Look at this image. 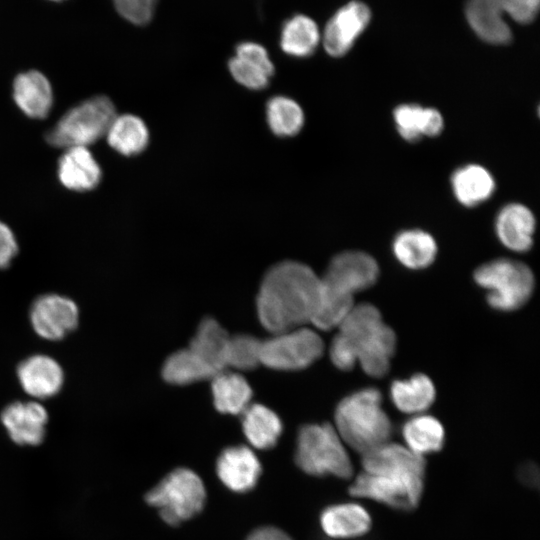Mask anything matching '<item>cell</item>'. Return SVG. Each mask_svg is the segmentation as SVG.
<instances>
[{
	"label": "cell",
	"mask_w": 540,
	"mask_h": 540,
	"mask_svg": "<svg viewBox=\"0 0 540 540\" xmlns=\"http://www.w3.org/2000/svg\"><path fill=\"white\" fill-rule=\"evenodd\" d=\"M451 185L456 199L467 207L485 202L495 190L493 176L478 164H468L457 169L451 177Z\"/></svg>",
	"instance_id": "d4e9b609"
},
{
	"label": "cell",
	"mask_w": 540,
	"mask_h": 540,
	"mask_svg": "<svg viewBox=\"0 0 540 540\" xmlns=\"http://www.w3.org/2000/svg\"><path fill=\"white\" fill-rule=\"evenodd\" d=\"M401 433L405 446L423 457L441 451L445 444L443 425L431 415L416 414L403 424Z\"/></svg>",
	"instance_id": "83f0119b"
},
{
	"label": "cell",
	"mask_w": 540,
	"mask_h": 540,
	"mask_svg": "<svg viewBox=\"0 0 540 540\" xmlns=\"http://www.w3.org/2000/svg\"><path fill=\"white\" fill-rule=\"evenodd\" d=\"M504 13L521 23L532 22L539 10L540 0H499Z\"/></svg>",
	"instance_id": "8d00e7d4"
},
{
	"label": "cell",
	"mask_w": 540,
	"mask_h": 540,
	"mask_svg": "<svg viewBox=\"0 0 540 540\" xmlns=\"http://www.w3.org/2000/svg\"><path fill=\"white\" fill-rule=\"evenodd\" d=\"M162 375L167 382L177 385L212 379L215 376L188 347L167 358Z\"/></svg>",
	"instance_id": "d6a6232c"
},
{
	"label": "cell",
	"mask_w": 540,
	"mask_h": 540,
	"mask_svg": "<svg viewBox=\"0 0 540 540\" xmlns=\"http://www.w3.org/2000/svg\"><path fill=\"white\" fill-rule=\"evenodd\" d=\"M13 99L28 117L44 119L53 105V90L47 77L39 71L20 73L13 82Z\"/></svg>",
	"instance_id": "44dd1931"
},
{
	"label": "cell",
	"mask_w": 540,
	"mask_h": 540,
	"mask_svg": "<svg viewBox=\"0 0 540 540\" xmlns=\"http://www.w3.org/2000/svg\"><path fill=\"white\" fill-rule=\"evenodd\" d=\"M111 148L124 156L141 153L148 145L149 131L145 122L133 114L116 115L107 133Z\"/></svg>",
	"instance_id": "f1b7e54d"
},
{
	"label": "cell",
	"mask_w": 540,
	"mask_h": 540,
	"mask_svg": "<svg viewBox=\"0 0 540 540\" xmlns=\"http://www.w3.org/2000/svg\"><path fill=\"white\" fill-rule=\"evenodd\" d=\"M334 427L344 444L361 455L389 442L393 432L382 408V395L373 387L360 389L340 401Z\"/></svg>",
	"instance_id": "3957f363"
},
{
	"label": "cell",
	"mask_w": 540,
	"mask_h": 540,
	"mask_svg": "<svg viewBox=\"0 0 540 540\" xmlns=\"http://www.w3.org/2000/svg\"><path fill=\"white\" fill-rule=\"evenodd\" d=\"M57 175L65 188L86 192L99 185L102 170L87 147H70L59 158Z\"/></svg>",
	"instance_id": "d6986e66"
},
{
	"label": "cell",
	"mask_w": 540,
	"mask_h": 540,
	"mask_svg": "<svg viewBox=\"0 0 540 540\" xmlns=\"http://www.w3.org/2000/svg\"><path fill=\"white\" fill-rule=\"evenodd\" d=\"M117 12L135 25H145L153 17L157 0H113Z\"/></svg>",
	"instance_id": "d590c367"
},
{
	"label": "cell",
	"mask_w": 540,
	"mask_h": 540,
	"mask_svg": "<svg viewBox=\"0 0 540 540\" xmlns=\"http://www.w3.org/2000/svg\"><path fill=\"white\" fill-rule=\"evenodd\" d=\"M297 466L315 477L333 476L342 480L354 477V467L345 444L335 427L307 424L299 430L295 452Z\"/></svg>",
	"instance_id": "277c9868"
},
{
	"label": "cell",
	"mask_w": 540,
	"mask_h": 540,
	"mask_svg": "<svg viewBox=\"0 0 540 540\" xmlns=\"http://www.w3.org/2000/svg\"><path fill=\"white\" fill-rule=\"evenodd\" d=\"M362 471L373 475L426 478V459L404 445L386 442L361 455Z\"/></svg>",
	"instance_id": "7c38bea8"
},
{
	"label": "cell",
	"mask_w": 540,
	"mask_h": 540,
	"mask_svg": "<svg viewBox=\"0 0 540 540\" xmlns=\"http://www.w3.org/2000/svg\"><path fill=\"white\" fill-rule=\"evenodd\" d=\"M475 282L487 290V302L493 309L513 311L522 307L531 297L534 276L524 263L498 258L479 266L474 272Z\"/></svg>",
	"instance_id": "8992f818"
},
{
	"label": "cell",
	"mask_w": 540,
	"mask_h": 540,
	"mask_svg": "<svg viewBox=\"0 0 540 540\" xmlns=\"http://www.w3.org/2000/svg\"><path fill=\"white\" fill-rule=\"evenodd\" d=\"M233 78L252 90H261L274 74V65L266 49L254 42H244L237 46L236 54L229 61Z\"/></svg>",
	"instance_id": "ac0fdd59"
},
{
	"label": "cell",
	"mask_w": 540,
	"mask_h": 540,
	"mask_svg": "<svg viewBox=\"0 0 540 540\" xmlns=\"http://www.w3.org/2000/svg\"><path fill=\"white\" fill-rule=\"evenodd\" d=\"M216 471L227 488L245 493L257 484L261 464L250 448L243 445L233 446L222 451L217 460Z\"/></svg>",
	"instance_id": "2e32d148"
},
{
	"label": "cell",
	"mask_w": 540,
	"mask_h": 540,
	"mask_svg": "<svg viewBox=\"0 0 540 540\" xmlns=\"http://www.w3.org/2000/svg\"><path fill=\"white\" fill-rule=\"evenodd\" d=\"M51 1H62V0H51Z\"/></svg>",
	"instance_id": "60d3db41"
},
{
	"label": "cell",
	"mask_w": 540,
	"mask_h": 540,
	"mask_svg": "<svg viewBox=\"0 0 540 540\" xmlns=\"http://www.w3.org/2000/svg\"><path fill=\"white\" fill-rule=\"evenodd\" d=\"M145 500L158 509L164 522L174 526L196 516L203 509L206 490L195 472L177 468L153 487Z\"/></svg>",
	"instance_id": "52a82bcc"
},
{
	"label": "cell",
	"mask_w": 540,
	"mask_h": 540,
	"mask_svg": "<svg viewBox=\"0 0 540 540\" xmlns=\"http://www.w3.org/2000/svg\"><path fill=\"white\" fill-rule=\"evenodd\" d=\"M29 320L33 331L40 338L59 341L77 328L79 308L76 302L67 296L47 293L33 301Z\"/></svg>",
	"instance_id": "8fae6325"
},
{
	"label": "cell",
	"mask_w": 540,
	"mask_h": 540,
	"mask_svg": "<svg viewBox=\"0 0 540 540\" xmlns=\"http://www.w3.org/2000/svg\"><path fill=\"white\" fill-rule=\"evenodd\" d=\"M246 540H293L284 531L272 527L266 526L254 530Z\"/></svg>",
	"instance_id": "ab89813d"
},
{
	"label": "cell",
	"mask_w": 540,
	"mask_h": 540,
	"mask_svg": "<svg viewBox=\"0 0 540 540\" xmlns=\"http://www.w3.org/2000/svg\"><path fill=\"white\" fill-rule=\"evenodd\" d=\"M371 18L369 8L362 2L352 1L340 8L326 25L323 43L328 54L340 57L353 46Z\"/></svg>",
	"instance_id": "5bb4252c"
},
{
	"label": "cell",
	"mask_w": 540,
	"mask_h": 540,
	"mask_svg": "<svg viewBox=\"0 0 540 540\" xmlns=\"http://www.w3.org/2000/svg\"><path fill=\"white\" fill-rule=\"evenodd\" d=\"M116 115L108 97L94 96L63 114L46 134V141L57 148L87 147L106 136Z\"/></svg>",
	"instance_id": "5b68a950"
},
{
	"label": "cell",
	"mask_w": 540,
	"mask_h": 540,
	"mask_svg": "<svg viewBox=\"0 0 540 540\" xmlns=\"http://www.w3.org/2000/svg\"><path fill=\"white\" fill-rule=\"evenodd\" d=\"M230 335L212 318L204 319L188 348L215 374L228 367Z\"/></svg>",
	"instance_id": "7402d4cb"
},
{
	"label": "cell",
	"mask_w": 540,
	"mask_h": 540,
	"mask_svg": "<svg viewBox=\"0 0 540 540\" xmlns=\"http://www.w3.org/2000/svg\"><path fill=\"white\" fill-rule=\"evenodd\" d=\"M320 40L316 23L305 15L289 19L281 33L282 50L294 57H307L314 52Z\"/></svg>",
	"instance_id": "1f68e13d"
},
{
	"label": "cell",
	"mask_w": 540,
	"mask_h": 540,
	"mask_svg": "<svg viewBox=\"0 0 540 540\" xmlns=\"http://www.w3.org/2000/svg\"><path fill=\"white\" fill-rule=\"evenodd\" d=\"M18 250V242L13 231L0 221V269H6L10 266Z\"/></svg>",
	"instance_id": "74e56055"
},
{
	"label": "cell",
	"mask_w": 540,
	"mask_h": 540,
	"mask_svg": "<svg viewBox=\"0 0 540 540\" xmlns=\"http://www.w3.org/2000/svg\"><path fill=\"white\" fill-rule=\"evenodd\" d=\"M319 520L323 532L334 539L363 537L373 524L367 509L356 502L329 505L322 510Z\"/></svg>",
	"instance_id": "e0dca14e"
},
{
	"label": "cell",
	"mask_w": 540,
	"mask_h": 540,
	"mask_svg": "<svg viewBox=\"0 0 540 540\" xmlns=\"http://www.w3.org/2000/svg\"><path fill=\"white\" fill-rule=\"evenodd\" d=\"M466 17L474 32L490 44H507L512 38L498 0H468Z\"/></svg>",
	"instance_id": "603a6c76"
},
{
	"label": "cell",
	"mask_w": 540,
	"mask_h": 540,
	"mask_svg": "<svg viewBox=\"0 0 540 540\" xmlns=\"http://www.w3.org/2000/svg\"><path fill=\"white\" fill-rule=\"evenodd\" d=\"M425 479L373 475L361 471L353 477L348 493L354 498L369 499L395 511L409 513L420 505Z\"/></svg>",
	"instance_id": "ba28073f"
},
{
	"label": "cell",
	"mask_w": 540,
	"mask_h": 540,
	"mask_svg": "<svg viewBox=\"0 0 540 540\" xmlns=\"http://www.w3.org/2000/svg\"><path fill=\"white\" fill-rule=\"evenodd\" d=\"M379 276L376 260L362 251H345L330 261L321 280L322 293L353 298L354 293L371 287Z\"/></svg>",
	"instance_id": "30bf717a"
},
{
	"label": "cell",
	"mask_w": 540,
	"mask_h": 540,
	"mask_svg": "<svg viewBox=\"0 0 540 540\" xmlns=\"http://www.w3.org/2000/svg\"><path fill=\"white\" fill-rule=\"evenodd\" d=\"M330 346V358L341 370H350L358 362L372 377L384 376L396 348V335L387 326L379 310L368 303L353 306L339 324Z\"/></svg>",
	"instance_id": "7a4b0ae2"
},
{
	"label": "cell",
	"mask_w": 540,
	"mask_h": 540,
	"mask_svg": "<svg viewBox=\"0 0 540 540\" xmlns=\"http://www.w3.org/2000/svg\"><path fill=\"white\" fill-rule=\"evenodd\" d=\"M536 227L532 211L523 204L505 205L495 219V231L500 242L515 252H526L533 244Z\"/></svg>",
	"instance_id": "ffe728a7"
},
{
	"label": "cell",
	"mask_w": 540,
	"mask_h": 540,
	"mask_svg": "<svg viewBox=\"0 0 540 540\" xmlns=\"http://www.w3.org/2000/svg\"><path fill=\"white\" fill-rule=\"evenodd\" d=\"M436 391L431 379L421 373L409 379H398L390 386V397L394 406L408 414H421L435 400Z\"/></svg>",
	"instance_id": "484cf974"
},
{
	"label": "cell",
	"mask_w": 540,
	"mask_h": 540,
	"mask_svg": "<svg viewBox=\"0 0 540 540\" xmlns=\"http://www.w3.org/2000/svg\"><path fill=\"white\" fill-rule=\"evenodd\" d=\"M267 122L272 132L281 137H290L300 132L304 124L301 106L286 96L269 99L266 106Z\"/></svg>",
	"instance_id": "836d02e7"
},
{
	"label": "cell",
	"mask_w": 540,
	"mask_h": 540,
	"mask_svg": "<svg viewBox=\"0 0 540 540\" xmlns=\"http://www.w3.org/2000/svg\"><path fill=\"white\" fill-rule=\"evenodd\" d=\"M320 277L307 265L282 261L265 274L256 300L262 326L272 334L311 323L320 300Z\"/></svg>",
	"instance_id": "6da1fadb"
},
{
	"label": "cell",
	"mask_w": 540,
	"mask_h": 540,
	"mask_svg": "<svg viewBox=\"0 0 540 540\" xmlns=\"http://www.w3.org/2000/svg\"><path fill=\"white\" fill-rule=\"evenodd\" d=\"M242 414L243 432L252 446L269 449L277 443L282 423L272 410L262 404H252Z\"/></svg>",
	"instance_id": "f546056e"
},
{
	"label": "cell",
	"mask_w": 540,
	"mask_h": 540,
	"mask_svg": "<svg viewBox=\"0 0 540 540\" xmlns=\"http://www.w3.org/2000/svg\"><path fill=\"white\" fill-rule=\"evenodd\" d=\"M519 481L530 489H538L539 472L533 462L523 463L517 472Z\"/></svg>",
	"instance_id": "f35d334b"
},
{
	"label": "cell",
	"mask_w": 540,
	"mask_h": 540,
	"mask_svg": "<svg viewBox=\"0 0 540 540\" xmlns=\"http://www.w3.org/2000/svg\"><path fill=\"white\" fill-rule=\"evenodd\" d=\"M392 251L403 266L409 269H423L435 260L437 244L429 233L410 229L396 235Z\"/></svg>",
	"instance_id": "4316f807"
},
{
	"label": "cell",
	"mask_w": 540,
	"mask_h": 540,
	"mask_svg": "<svg viewBox=\"0 0 540 540\" xmlns=\"http://www.w3.org/2000/svg\"><path fill=\"white\" fill-rule=\"evenodd\" d=\"M321 337L307 327L273 334L261 342V364L277 370L303 369L323 353Z\"/></svg>",
	"instance_id": "9c48e42d"
},
{
	"label": "cell",
	"mask_w": 540,
	"mask_h": 540,
	"mask_svg": "<svg viewBox=\"0 0 540 540\" xmlns=\"http://www.w3.org/2000/svg\"><path fill=\"white\" fill-rule=\"evenodd\" d=\"M393 117L399 134L407 141L437 136L444 127L443 117L437 109L417 104L397 106Z\"/></svg>",
	"instance_id": "cb8c5ba5"
},
{
	"label": "cell",
	"mask_w": 540,
	"mask_h": 540,
	"mask_svg": "<svg viewBox=\"0 0 540 540\" xmlns=\"http://www.w3.org/2000/svg\"><path fill=\"white\" fill-rule=\"evenodd\" d=\"M214 405L219 412L240 414L249 406L252 390L244 377L237 373H218L212 378Z\"/></svg>",
	"instance_id": "4dcf8cb0"
},
{
	"label": "cell",
	"mask_w": 540,
	"mask_h": 540,
	"mask_svg": "<svg viewBox=\"0 0 540 540\" xmlns=\"http://www.w3.org/2000/svg\"><path fill=\"white\" fill-rule=\"evenodd\" d=\"M0 420L14 443L36 446L44 440L48 412L37 400L15 401L4 407Z\"/></svg>",
	"instance_id": "4fadbf2b"
},
{
	"label": "cell",
	"mask_w": 540,
	"mask_h": 540,
	"mask_svg": "<svg viewBox=\"0 0 540 540\" xmlns=\"http://www.w3.org/2000/svg\"><path fill=\"white\" fill-rule=\"evenodd\" d=\"M262 340L248 334L230 336L228 345V367L250 370L261 364Z\"/></svg>",
	"instance_id": "e575fe53"
},
{
	"label": "cell",
	"mask_w": 540,
	"mask_h": 540,
	"mask_svg": "<svg viewBox=\"0 0 540 540\" xmlns=\"http://www.w3.org/2000/svg\"><path fill=\"white\" fill-rule=\"evenodd\" d=\"M16 375L23 391L35 400L57 395L65 379L60 363L46 354H34L22 360Z\"/></svg>",
	"instance_id": "9a60e30c"
}]
</instances>
